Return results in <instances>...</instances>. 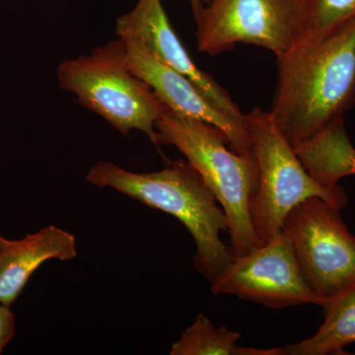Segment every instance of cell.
Wrapping results in <instances>:
<instances>
[{
    "instance_id": "5bb4252c",
    "label": "cell",
    "mask_w": 355,
    "mask_h": 355,
    "mask_svg": "<svg viewBox=\"0 0 355 355\" xmlns=\"http://www.w3.org/2000/svg\"><path fill=\"white\" fill-rule=\"evenodd\" d=\"M306 27L302 41H316L355 17V0H305Z\"/></svg>"
},
{
    "instance_id": "9c48e42d",
    "label": "cell",
    "mask_w": 355,
    "mask_h": 355,
    "mask_svg": "<svg viewBox=\"0 0 355 355\" xmlns=\"http://www.w3.org/2000/svg\"><path fill=\"white\" fill-rule=\"evenodd\" d=\"M123 40L127 44L130 70L150 86L163 104L174 113L216 125L226 135L229 146L235 153H253L244 121L219 111L188 77L166 64L141 42Z\"/></svg>"
},
{
    "instance_id": "4fadbf2b",
    "label": "cell",
    "mask_w": 355,
    "mask_h": 355,
    "mask_svg": "<svg viewBox=\"0 0 355 355\" xmlns=\"http://www.w3.org/2000/svg\"><path fill=\"white\" fill-rule=\"evenodd\" d=\"M241 334L224 326H214L209 318L198 315L181 338L173 343L171 355H282V347L261 349L239 347Z\"/></svg>"
},
{
    "instance_id": "9a60e30c",
    "label": "cell",
    "mask_w": 355,
    "mask_h": 355,
    "mask_svg": "<svg viewBox=\"0 0 355 355\" xmlns=\"http://www.w3.org/2000/svg\"><path fill=\"white\" fill-rule=\"evenodd\" d=\"M15 334V318L10 307L0 304V354Z\"/></svg>"
},
{
    "instance_id": "6da1fadb",
    "label": "cell",
    "mask_w": 355,
    "mask_h": 355,
    "mask_svg": "<svg viewBox=\"0 0 355 355\" xmlns=\"http://www.w3.org/2000/svg\"><path fill=\"white\" fill-rule=\"evenodd\" d=\"M277 62L270 113L295 147L355 104V17L324 38L300 42Z\"/></svg>"
},
{
    "instance_id": "277c9868",
    "label": "cell",
    "mask_w": 355,
    "mask_h": 355,
    "mask_svg": "<svg viewBox=\"0 0 355 355\" xmlns=\"http://www.w3.org/2000/svg\"><path fill=\"white\" fill-rule=\"evenodd\" d=\"M58 79L60 87L121 135L139 130L156 144V123L169 108L133 74L123 39L98 46L90 55L65 60L58 67Z\"/></svg>"
},
{
    "instance_id": "8fae6325",
    "label": "cell",
    "mask_w": 355,
    "mask_h": 355,
    "mask_svg": "<svg viewBox=\"0 0 355 355\" xmlns=\"http://www.w3.org/2000/svg\"><path fill=\"white\" fill-rule=\"evenodd\" d=\"M76 256V237L55 225L21 240H6L0 248V304L10 307L46 261H69Z\"/></svg>"
},
{
    "instance_id": "52a82bcc",
    "label": "cell",
    "mask_w": 355,
    "mask_h": 355,
    "mask_svg": "<svg viewBox=\"0 0 355 355\" xmlns=\"http://www.w3.org/2000/svg\"><path fill=\"white\" fill-rule=\"evenodd\" d=\"M196 16L198 48L216 55L237 44L280 57L304 38L305 0H205Z\"/></svg>"
},
{
    "instance_id": "5b68a950",
    "label": "cell",
    "mask_w": 355,
    "mask_h": 355,
    "mask_svg": "<svg viewBox=\"0 0 355 355\" xmlns=\"http://www.w3.org/2000/svg\"><path fill=\"white\" fill-rule=\"evenodd\" d=\"M244 121L258 162L259 188L252 220L263 244L282 232L287 214L306 198H323L340 210L347 205L343 188L324 186L311 176L270 111L256 107L244 114Z\"/></svg>"
},
{
    "instance_id": "7c38bea8",
    "label": "cell",
    "mask_w": 355,
    "mask_h": 355,
    "mask_svg": "<svg viewBox=\"0 0 355 355\" xmlns=\"http://www.w3.org/2000/svg\"><path fill=\"white\" fill-rule=\"evenodd\" d=\"M324 319L309 338L282 347V355H342L355 343V286L323 306Z\"/></svg>"
},
{
    "instance_id": "3957f363",
    "label": "cell",
    "mask_w": 355,
    "mask_h": 355,
    "mask_svg": "<svg viewBox=\"0 0 355 355\" xmlns=\"http://www.w3.org/2000/svg\"><path fill=\"white\" fill-rule=\"evenodd\" d=\"M155 130L156 146L176 147L216 196L227 217L233 256H244L263 245L252 220V205L259 188L254 153H235L216 125L170 109L159 119Z\"/></svg>"
},
{
    "instance_id": "e0dca14e",
    "label": "cell",
    "mask_w": 355,
    "mask_h": 355,
    "mask_svg": "<svg viewBox=\"0 0 355 355\" xmlns=\"http://www.w3.org/2000/svg\"><path fill=\"white\" fill-rule=\"evenodd\" d=\"M6 239H4V238L2 237L1 235H0V248L3 246L4 243H6Z\"/></svg>"
},
{
    "instance_id": "ba28073f",
    "label": "cell",
    "mask_w": 355,
    "mask_h": 355,
    "mask_svg": "<svg viewBox=\"0 0 355 355\" xmlns=\"http://www.w3.org/2000/svg\"><path fill=\"white\" fill-rule=\"evenodd\" d=\"M210 284L216 295H234L272 309L322 306L282 232L244 256L233 257L232 263Z\"/></svg>"
},
{
    "instance_id": "2e32d148",
    "label": "cell",
    "mask_w": 355,
    "mask_h": 355,
    "mask_svg": "<svg viewBox=\"0 0 355 355\" xmlns=\"http://www.w3.org/2000/svg\"><path fill=\"white\" fill-rule=\"evenodd\" d=\"M191 10H193V16H197L200 11L202 10L203 4L202 0H190Z\"/></svg>"
},
{
    "instance_id": "7a4b0ae2",
    "label": "cell",
    "mask_w": 355,
    "mask_h": 355,
    "mask_svg": "<svg viewBox=\"0 0 355 355\" xmlns=\"http://www.w3.org/2000/svg\"><path fill=\"white\" fill-rule=\"evenodd\" d=\"M86 180L176 217L196 243L195 268L209 282L232 263L234 256L219 236L228 231L225 212L188 160L173 161L153 173L130 172L113 163L99 162Z\"/></svg>"
},
{
    "instance_id": "8992f818",
    "label": "cell",
    "mask_w": 355,
    "mask_h": 355,
    "mask_svg": "<svg viewBox=\"0 0 355 355\" xmlns=\"http://www.w3.org/2000/svg\"><path fill=\"white\" fill-rule=\"evenodd\" d=\"M282 232L321 307L355 286V236L340 209L323 198H306L287 214Z\"/></svg>"
},
{
    "instance_id": "30bf717a",
    "label": "cell",
    "mask_w": 355,
    "mask_h": 355,
    "mask_svg": "<svg viewBox=\"0 0 355 355\" xmlns=\"http://www.w3.org/2000/svg\"><path fill=\"white\" fill-rule=\"evenodd\" d=\"M116 36L141 42L166 64L188 77L219 111L237 120L244 114L225 89L207 72L198 69L173 30L162 0H137L132 10L118 18Z\"/></svg>"
}]
</instances>
